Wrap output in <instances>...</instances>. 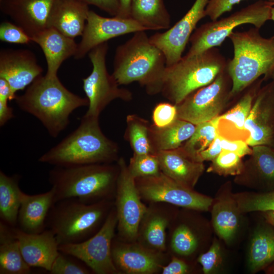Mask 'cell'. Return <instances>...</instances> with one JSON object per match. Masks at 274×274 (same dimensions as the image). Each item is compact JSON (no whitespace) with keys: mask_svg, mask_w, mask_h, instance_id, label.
Returning <instances> with one entry per match:
<instances>
[{"mask_svg":"<svg viewBox=\"0 0 274 274\" xmlns=\"http://www.w3.org/2000/svg\"><path fill=\"white\" fill-rule=\"evenodd\" d=\"M15 100L22 111L36 117L49 134L56 138L68 125L69 117L78 108L88 106L83 98L68 90L57 76L42 75Z\"/></svg>","mask_w":274,"mask_h":274,"instance_id":"1","label":"cell"},{"mask_svg":"<svg viewBox=\"0 0 274 274\" xmlns=\"http://www.w3.org/2000/svg\"><path fill=\"white\" fill-rule=\"evenodd\" d=\"M98 119L84 115L79 126L39 161L61 166L117 162L118 146L103 133Z\"/></svg>","mask_w":274,"mask_h":274,"instance_id":"2","label":"cell"},{"mask_svg":"<svg viewBox=\"0 0 274 274\" xmlns=\"http://www.w3.org/2000/svg\"><path fill=\"white\" fill-rule=\"evenodd\" d=\"M119 173L117 162L55 166L49 174L55 203L68 198H76L87 203L114 200Z\"/></svg>","mask_w":274,"mask_h":274,"instance_id":"3","label":"cell"},{"mask_svg":"<svg viewBox=\"0 0 274 274\" xmlns=\"http://www.w3.org/2000/svg\"><path fill=\"white\" fill-rule=\"evenodd\" d=\"M145 31L134 32L117 47L112 74L120 85L137 82L148 94L154 95L161 93L166 59Z\"/></svg>","mask_w":274,"mask_h":274,"instance_id":"4","label":"cell"},{"mask_svg":"<svg viewBox=\"0 0 274 274\" xmlns=\"http://www.w3.org/2000/svg\"><path fill=\"white\" fill-rule=\"evenodd\" d=\"M233 56L228 59L226 70L232 81L231 97L242 92L264 76L270 79L274 71V36L263 37L253 27L243 31H233L229 36Z\"/></svg>","mask_w":274,"mask_h":274,"instance_id":"5","label":"cell"},{"mask_svg":"<svg viewBox=\"0 0 274 274\" xmlns=\"http://www.w3.org/2000/svg\"><path fill=\"white\" fill-rule=\"evenodd\" d=\"M114 200L87 203L76 198L55 202L46 220V228L51 230L59 245L78 243L93 235L101 228Z\"/></svg>","mask_w":274,"mask_h":274,"instance_id":"6","label":"cell"},{"mask_svg":"<svg viewBox=\"0 0 274 274\" xmlns=\"http://www.w3.org/2000/svg\"><path fill=\"white\" fill-rule=\"evenodd\" d=\"M227 60L217 47L192 56L185 55L166 66L161 93L177 105L194 91L212 83L226 70Z\"/></svg>","mask_w":274,"mask_h":274,"instance_id":"7","label":"cell"},{"mask_svg":"<svg viewBox=\"0 0 274 274\" xmlns=\"http://www.w3.org/2000/svg\"><path fill=\"white\" fill-rule=\"evenodd\" d=\"M271 7L269 1L260 0L227 17L203 24L191 35L190 47L186 55L192 56L220 46L236 27L242 24H252L260 29L270 20Z\"/></svg>","mask_w":274,"mask_h":274,"instance_id":"8","label":"cell"},{"mask_svg":"<svg viewBox=\"0 0 274 274\" xmlns=\"http://www.w3.org/2000/svg\"><path fill=\"white\" fill-rule=\"evenodd\" d=\"M201 212L179 208L167 231V252L191 261L210 246L213 229Z\"/></svg>","mask_w":274,"mask_h":274,"instance_id":"9","label":"cell"},{"mask_svg":"<svg viewBox=\"0 0 274 274\" xmlns=\"http://www.w3.org/2000/svg\"><path fill=\"white\" fill-rule=\"evenodd\" d=\"M109 46L102 43L89 53L92 64L90 74L82 79L83 88L88 100V108L85 115L98 117L105 108L113 100L120 99L129 101L132 99V92L120 85L113 75L108 72L106 60Z\"/></svg>","mask_w":274,"mask_h":274,"instance_id":"10","label":"cell"},{"mask_svg":"<svg viewBox=\"0 0 274 274\" xmlns=\"http://www.w3.org/2000/svg\"><path fill=\"white\" fill-rule=\"evenodd\" d=\"M117 218L114 206L104 223L93 235L78 243L59 245V251L80 260L96 274H120L112 258Z\"/></svg>","mask_w":274,"mask_h":274,"instance_id":"11","label":"cell"},{"mask_svg":"<svg viewBox=\"0 0 274 274\" xmlns=\"http://www.w3.org/2000/svg\"><path fill=\"white\" fill-rule=\"evenodd\" d=\"M232 81L227 70L209 85L194 91L176 105L178 118L195 125L220 115L231 97Z\"/></svg>","mask_w":274,"mask_h":274,"instance_id":"12","label":"cell"},{"mask_svg":"<svg viewBox=\"0 0 274 274\" xmlns=\"http://www.w3.org/2000/svg\"><path fill=\"white\" fill-rule=\"evenodd\" d=\"M119 173L114 197L117 218L116 236L126 242L136 241L139 226L147 205L142 200L135 179L123 157L117 161Z\"/></svg>","mask_w":274,"mask_h":274,"instance_id":"13","label":"cell"},{"mask_svg":"<svg viewBox=\"0 0 274 274\" xmlns=\"http://www.w3.org/2000/svg\"><path fill=\"white\" fill-rule=\"evenodd\" d=\"M135 181L142 200L148 203L162 202L201 212L210 210L213 198L177 183L161 172Z\"/></svg>","mask_w":274,"mask_h":274,"instance_id":"14","label":"cell"},{"mask_svg":"<svg viewBox=\"0 0 274 274\" xmlns=\"http://www.w3.org/2000/svg\"><path fill=\"white\" fill-rule=\"evenodd\" d=\"M112 258L120 274H156L169 261L167 252L149 249L136 241L126 242L114 237Z\"/></svg>","mask_w":274,"mask_h":274,"instance_id":"15","label":"cell"},{"mask_svg":"<svg viewBox=\"0 0 274 274\" xmlns=\"http://www.w3.org/2000/svg\"><path fill=\"white\" fill-rule=\"evenodd\" d=\"M209 0H195L185 15L173 26L163 32L149 37L151 43L160 49L166 59V66L179 61L198 22L206 16V8Z\"/></svg>","mask_w":274,"mask_h":274,"instance_id":"16","label":"cell"},{"mask_svg":"<svg viewBox=\"0 0 274 274\" xmlns=\"http://www.w3.org/2000/svg\"><path fill=\"white\" fill-rule=\"evenodd\" d=\"M147 30L131 18L105 17L90 10L74 58L80 59L95 47L114 38Z\"/></svg>","mask_w":274,"mask_h":274,"instance_id":"17","label":"cell"},{"mask_svg":"<svg viewBox=\"0 0 274 274\" xmlns=\"http://www.w3.org/2000/svg\"><path fill=\"white\" fill-rule=\"evenodd\" d=\"M249 133L246 142L252 147H271L274 139V81L258 90L245 123Z\"/></svg>","mask_w":274,"mask_h":274,"instance_id":"18","label":"cell"},{"mask_svg":"<svg viewBox=\"0 0 274 274\" xmlns=\"http://www.w3.org/2000/svg\"><path fill=\"white\" fill-rule=\"evenodd\" d=\"M179 209L165 202L148 203L139 226L136 241L154 251L167 252L168 229Z\"/></svg>","mask_w":274,"mask_h":274,"instance_id":"19","label":"cell"},{"mask_svg":"<svg viewBox=\"0 0 274 274\" xmlns=\"http://www.w3.org/2000/svg\"><path fill=\"white\" fill-rule=\"evenodd\" d=\"M210 211L213 231L221 241L230 245L242 229L245 214L239 209L230 182H226L219 189Z\"/></svg>","mask_w":274,"mask_h":274,"instance_id":"20","label":"cell"},{"mask_svg":"<svg viewBox=\"0 0 274 274\" xmlns=\"http://www.w3.org/2000/svg\"><path fill=\"white\" fill-rule=\"evenodd\" d=\"M43 72L30 50L3 49L0 52V78L6 80L15 93L28 87Z\"/></svg>","mask_w":274,"mask_h":274,"instance_id":"21","label":"cell"},{"mask_svg":"<svg viewBox=\"0 0 274 274\" xmlns=\"http://www.w3.org/2000/svg\"><path fill=\"white\" fill-rule=\"evenodd\" d=\"M252 150L242 172L235 176L234 183L257 192L273 190L274 150L266 145L253 146Z\"/></svg>","mask_w":274,"mask_h":274,"instance_id":"22","label":"cell"},{"mask_svg":"<svg viewBox=\"0 0 274 274\" xmlns=\"http://www.w3.org/2000/svg\"><path fill=\"white\" fill-rule=\"evenodd\" d=\"M55 1L0 0V8L31 38L49 27V16Z\"/></svg>","mask_w":274,"mask_h":274,"instance_id":"23","label":"cell"},{"mask_svg":"<svg viewBox=\"0 0 274 274\" xmlns=\"http://www.w3.org/2000/svg\"><path fill=\"white\" fill-rule=\"evenodd\" d=\"M23 258L30 267L49 271L59 254V245L54 232L49 229L42 232L28 233L13 227Z\"/></svg>","mask_w":274,"mask_h":274,"instance_id":"24","label":"cell"},{"mask_svg":"<svg viewBox=\"0 0 274 274\" xmlns=\"http://www.w3.org/2000/svg\"><path fill=\"white\" fill-rule=\"evenodd\" d=\"M159 161L161 172L177 183L194 189L205 170L203 162L191 158L182 147L154 153Z\"/></svg>","mask_w":274,"mask_h":274,"instance_id":"25","label":"cell"},{"mask_svg":"<svg viewBox=\"0 0 274 274\" xmlns=\"http://www.w3.org/2000/svg\"><path fill=\"white\" fill-rule=\"evenodd\" d=\"M263 80V78L259 79L252 83L234 106L217 117V134L220 136L247 141L249 133L245 128L246 121Z\"/></svg>","mask_w":274,"mask_h":274,"instance_id":"26","label":"cell"},{"mask_svg":"<svg viewBox=\"0 0 274 274\" xmlns=\"http://www.w3.org/2000/svg\"><path fill=\"white\" fill-rule=\"evenodd\" d=\"M32 42L42 49L47 63L48 77L57 76L62 62L75 55L78 44L74 39L62 34L53 27H48L31 38Z\"/></svg>","mask_w":274,"mask_h":274,"instance_id":"27","label":"cell"},{"mask_svg":"<svg viewBox=\"0 0 274 274\" xmlns=\"http://www.w3.org/2000/svg\"><path fill=\"white\" fill-rule=\"evenodd\" d=\"M55 203V193L51 188L47 192L28 194L22 191L17 227L28 233L36 234L46 228L49 212Z\"/></svg>","mask_w":274,"mask_h":274,"instance_id":"28","label":"cell"},{"mask_svg":"<svg viewBox=\"0 0 274 274\" xmlns=\"http://www.w3.org/2000/svg\"><path fill=\"white\" fill-rule=\"evenodd\" d=\"M88 6L79 0H56L50 14L49 27L71 38L81 36L90 11Z\"/></svg>","mask_w":274,"mask_h":274,"instance_id":"29","label":"cell"},{"mask_svg":"<svg viewBox=\"0 0 274 274\" xmlns=\"http://www.w3.org/2000/svg\"><path fill=\"white\" fill-rule=\"evenodd\" d=\"M273 262L274 227L264 220L257 225L251 235L247 255V267L251 273H256Z\"/></svg>","mask_w":274,"mask_h":274,"instance_id":"30","label":"cell"},{"mask_svg":"<svg viewBox=\"0 0 274 274\" xmlns=\"http://www.w3.org/2000/svg\"><path fill=\"white\" fill-rule=\"evenodd\" d=\"M195 127L194 124L179 118L163 127L150 124L149 136L153 153L181 147L192 136Z\"/></svg>","mask_w":274,"mask_h":274,"instance_id":"31","label":"cell"},{"mask_svg":"<svg viewBox=\"0 0 274 274\" xmlns=\"http://www.w3.org/2000/svg\"><path fill=\"white\" fill-rule=\"evenodd\" d=\"M31 267L24 260L13 227L0 221V274H29Z\"/></svg>","mask_w":274,"mask_h":274,"instance_id":"32","label":"cell"},{"mask_svg":"<svg viewBox=\"0 0 274 274\" xmlns=\"http://www.w3.org/2000/svg\"><path fill=\"white\" fill-rule=\"evenodd\" d=\"M130 17L147 30L170 27V16L163 0H131Z\"/></svg>","mask_w":274,"mask_h":274,"instance_id":"33","label":"cell"},{"mask_svg":"<svg viewBox=\"0 0 274 274\" xmlns=\"http://www.w3.org/2000/svg\"><path fill=\"white\" fill-rule=\"evenodd\" d=\"M19 179L17 175L8 176L0 171L1 220L12 227H17L21 203Z\"/></svg>","mask_w":274,"mask_h":274,"instance_id":"34","label":"cell"},{"mask_svg":"<svg viewBox=\"0 0 274 274\" xmlns=\"http://www.w3.org/2000/svg\"><path fill=\"white\" fill-rule=\"evenodd\" d=\"M149 122L136 114L126 117V128L124 138L129 143L133 153L154 154L150 144Z\"/></svg>","mask_w":274,"mask_h":274,"instance_id":"35","label":"cell"},{"mask_svg":"<svg viewBox=\"0 0 274 274\" xmlns=\"http://www.w3.org/2000/svg\"><path fill=\"white\" fill-rule=\"evenodd\" d=\"M217 117L196 125L192 136L181 146L192 159L199 162L198 158L200 153L215 139L217 135Z\"/></svg>","mask_w":274,"mask_h":274,"instance_id":"36","label":"cell"},{"mask_svg":"<svg viewBox=\"0 0 274 274\" xmlns=\"http://www.w3.org/2000/svg\"><path fill=\"white\" fill-rule=\"evenodd\" d=\"M240 211L274 212V190L267 192H242L234 193Z\"/></svg>","mask_w":274,"mask_h":274,"instance_id":"37","label":"cell"},{"mask_svg":"<svg viewBox=\"0 0 274 274\" xmlns=\"http://www.w3.org/2000/svg\"><path fill=\"white\" fill-rule=\"evenodd\" d=\"M237 154L226 150H223L212 161L207 169V172L222 176H236L241 174L244 162Z\"/></svg>","mask_w":274,"mask_h":274,"instance_id":"38","label":"cell"},{"mask_svg":"<svg viewBox=\"0 0 274 274\" xmlns=\"http://www.w3.org/2000/svg\"><path fill=\"white\" fill-rule=\"evenodd\" d=\"M220 241L218 237H214L209 247L196 258L203 273H218L222 269L224 255Z\"/></svg>","mask_w":274,"mask_h":274,"instance_id":"39","label":"cell"},{"mask_svg":"<svg viewBox=\"0 0 274 274\" xmlns=\"http://www.w3.org/2000/svg\"><path fill=\"white\" fill-rule=\"evenodd\" d=\"M127 167L134 179L156 176L161 173L159 161L155 154L133 153Z\"/></svg>","mask_w":274,"mask_h":274,"instance_id":"40","label":"cell"},{"mask_svg":"<svg viewBox=\"0 0 274 274\" xmlns=\"http://www.w3.org/2000/svg\"><path fill=\"white\" fill-rule=\"evenodd\" d=\"M71 256L59 251L52 264L51 274H89L92 271L86 265L72 259Z\"/></svg>","mask_w":274,"mask_h":274,"instance_id":"41","label":"cell"},{"mask_svg":"<svg viewBox=\"0 0 274 274\" xmlns=\"http://www.w3.org/2000/svg\"><path fill=\"white\" fill-rule=\"evenodd\" d=\"M0 40L2 42L17 44H27L32 42L31 37L19 25L9 21L0 25Z\"/></svg>","mask_w":274,"mask_h":274,"instance_id":"42","label":"cell"},{"mask_svg":"<svg viewBox=\"0 0 274 274\" xmlns=\"http://www.w3.org/2000/svg\"><path fill=\"white\" fill-rule=\"evenodd\" d=\"M152 117L155 126H166L178 118L177 106L171 102H160L154 107Z\"/></svg>","mask_w":274,"mask_h":274,"instance_id":"43","label":"cell"},{"mask_svg":"<svg viewBox=\"0 0 274 274\" xmlns=\"http://www.w3.org/2000/svg\"><path fill=\"white\" fill-rule=\"evenodd\" d=\"M198 263L171 255L169 261L162 268L161 274H191L199 272Z\"/></svg>","mask_w":274,"mask_h":274,"instance_id":"44","label":"cell"},{"mask_svg":"<svg viewBox=\"0 0 274 274\" xmlns=\"http://www.w3.org/2000/svg\"><path fill=\"white\" fill-rule=\"evenodd\" d=\"M243 0H209L206 8V15L211 20L218 19L222 14L230 11L233 6ZM274 6V0H267Z\"/></svg>","mask_w":274,"mask_h":274,"instance_id":"45","label":"cell"},{"mask_svg":"<svg viewBox=\"0 0 274 274\" xmlns=\"http://www.w3.org/2000/svg\"><path fill=\"white\" fill-rule=\"evenodd\" d=\"M220 137L223 150L233 152L241 157L251 154L252 148L246 141L242 140H228Z\"/></svg>","mask_w":274,"mask_h":274,"instance_id":"46","label":"cell"},{"mask_svg":"<svg viewBox=\"0 0 274 274\" xmlns=\"http://www.w3.org/2000/svg\"><path fill=\"white\" fill-rule=\"evenodd\" d=\"M89 5H93L100 10L116 16L119 9V0H79Z\"/></svg>","mask_w":274,"mask_h":274,"instance_id":"47","label":"cell"},{"mask_svg":"<svg viewBox=\"0 0 274 274\" xmlns=\"http://www.w3.org/2000/svg\"><path fill=\"white\" fill-rule=\"evenodd\" d=\"M222 148L221 145L220 136L217 134L215 139L211 144L199 155V161L203 162L205 161H212L221 152Z\"/></svg>","mask_w":274,"mask_h":274,"instance_id":"48","label":"cell"},{"mask_svg":"<svg viewBox=\"0 0 274 274\" xmlns=\"http://www.w3.org/2000/svg\"><path fill=\"white\" fill-rule=\"evenodd\" d=\"M16 96L9 83L6 80L0 78V101L8 102L15 100Z\"/></svg>","mask_w":274,"mask_h":274,"instance_id":"49","label":"cell"},{"mask_svg":"<svg viewBox=\"0 0 274 274\" xmlns=\"http://www.w3.org/2000/svg\"><path fill=\"white\" fill-rule=\"evenodd\" d=\"M14 117L13 110L8 106V102L0 101V126H3Z\"/></svg>","mask_w":274,"mask_h":274,"instance_id":"50","label":"cell"},{"mask_svg":"<svg viewBox=\"0 0 274 274\" xmlns=\"http://www.w3.org/2000/svg\"><path fill=\"white\" fill-rule=\"evenodd\" d=\"M131 0H119V9L117 16L121 18H130Z\"/></svg>","mask_w":274,"mask_h":274,"instance_id":"51","label":"cell"},{"mask_svg":"<svg viewBox=\"0 0 274 274\" xmlns=\"http://www.w3.org/2000/svg\"><path fill=\"white\" fill-rule=\"evenodd\" d=\"M261 213L264 219L274 227V212L266 211Z\"/></svg>","mask_w":274,"mask_h":274,"instance_id":"52","label":"cell"},{"mask_svg":"<svg viewBox=\"0 0 274 274\" xmlns=\"http://www.w3.org/2000/svg\"><path fill=\"white\" fill-rule=\"evenodd\" d=\"M264 270L267 274H274V262L267 267Z\"/></svg>","mask_w":274,"mask_h":274,"instance_id":"53","label":"cell"},{"mask_svg":"<svg viewBox=\"0 0 274 274\" xmlns=\"http://www.w3.org/2000/svg\"><path fill=\"white\" fill-rule=\"evenodd\" d=\"M270 20L274 22V7L272 6L271 8Z\"/></svg>","mask_w":274,"mask_h":274,"instance_id":"54","label":"cell"},{"mask_svg":"<svg viewBox=\"0 0 274 274\" xmlns=\"http://www.w3.org/2000/svg\"><path fill=\"white\" fill-rule=\"evenodd\" d=\"M270 79H271L272 80L274 81V71L271 73V74L270 75Z\"/></svg>","mask_w":274,"mask_h":274,"instance_id":"55","label":"cell"},{"mask_svg":"<svg viewBox=\"0 0 274 274\" xmlns=\"http://www.w3.org/2000/svg\"><path fill=\"white\" fill-rule=\"evenodd\" d=\"M271 148L274 150V139H273V143H272Z\"/></svg>","mask_w":274,"mask_h":274,"instance_id":"56","label":"cell"}]
</instances>
